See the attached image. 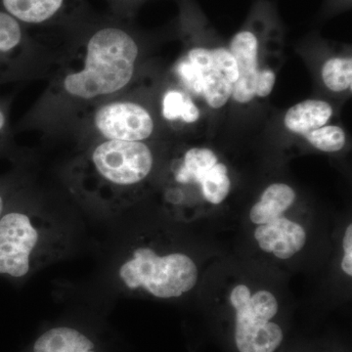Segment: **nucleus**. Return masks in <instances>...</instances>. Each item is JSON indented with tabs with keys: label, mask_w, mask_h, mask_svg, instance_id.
<instances>
[{
	"label": "nucleus",
	"mask_w": 352,
	"mask_h": 352,
	"mask_svg": "<svg viewBox=\"0 0 352 352\" xmlns=\"http://www.w3.org/2000/svg\"><path fill=\"white\" fill-rule=\"evenodd\" d=\"M296 201V192L285 183H273L264 190L263 195L250 212V219L256 226L266 220L286 214Z\"/></svg>",
	"instance_id": "nucleus-13"
},
{
	"label": "nucleus",
	"mask_w": 352,
	"mask_h": 352,
	"mask_svg": "<svg viewBox=\"0 0 352 352\" xmlns=\"http://www.w3.org/2000/svg\"><path fill=\"white\" fill-rule=\"evenodd\" d=\"M276 82V75L270 69H258L256 78V96L267 97L272 92Z\"/></svg>",
	"instance_id": "nucleus-20"
},
{
	"label": "nucleus",
	"mask_w": 352,
	"mask_h": 352,
	"mask_svg": "<svg viewBox=\"0 0 352 352\" xmlns=\"http://www.w3.org/2000/svg\"><path fill=\"white\" fill-rule=\"evenodd\" d=\"M31 48L27 27L0 8V62L15 78H19L24 71L28 52Z\"/></svg>",
	"instance_id": "nucleus-11"
},
{
	"label": "nucleus",
	"mask_w": 352,
	"mask_h": 352,
	"mask_svg": "<svg viewBox=\"0 0 352 352\" xmlns=\"http://www.w3.org/2000/svg\"><path fill=\"white\" fill-rule=\"evenodd\" d=\"M230 302L235 309V342L240 352H274L284 335L271 319L278 314L277 298L267 289L252 295L244 284L234 287Z\"/></svg>",
	"instance_id": "nucleus-5"
},
{
	"label": "nucleus",
	"mask_w": 352,
	"mask_h": 352,
	"mask_svg": "<svg viewBox=\"0 0 352 352\" xmlns=\"http://www.w3.org/2000/svg\"><path fill=\"white\" fill-rule=\"evenodd\" d=\"M9 101L0 98V153L8 148L11 140L10 122H9Z\"/></svg>",
	"instance_id": "nucleus-19"
},
{
	"label": "nucleus",
	"mask_w": 352,
	"mask_h": 352,
	"mask_svg": "<svg viewBox=\"0 0 352 352\" xmlns=\"http://www.w3.org/2000/svg\"><path fill=\"white\" fill-rule=\"evenodd\" d=\"M333 116V108L328 102L305 100L287 111L284 118L285 126L293 133L305 134L326 126Z\"/></svg>",
	"instance_id": "nucleus-12"
},
{
	"label": "nucleus",
	"mask_w": 352,
	"mask_h": 352,
	"mask_svg": "<svg viewBox=\"0 0 352 352\" xmlns=\"http://www.w3.org/2000/svg\"><path fill=\"white\" fill-rule=\"evenodd\" d=\"M201 196L212 205L226 201L231 190V180L226 164L217 163L206 173L199 184Z\"/></svg>",
	"instance_id": "nucleus-16"
},
{
	"label": "nucleus",
	"mask_w": 352,
	"mask_h": 352,
	"mask_svg": "<svg viewBox=\"0 0 352 352\" xmlns=\"http://www.w3.org/2000/svg\"><path fill=\"white\" fill-rule=\"evenodd\" d=\"M185 58L200 76L201 95L208 105L212 109L223 107L232 96L233 83L217 67L214 50L192 48Z\"/></svg>",
	"instance_id": "nucleus-9"
},
{
	"label": "nucleus",
	"mask_w": 352,
	"mask_h": 352,
	"mask_svg": "<svg viewBox=\"0 0 352 352\" xmlns=\"http://www.w3.org/2000/svg\"><path fill=\"white\" fill-rule=\"evenodd\" d=\"M117 277L127 291L168 300L179 298L195 288L199 271L186 254L160 252L151 245L140 244L132 248L122 259Z\"/></svg>",
	"instance_id": "nucleus-4"
},
{
	"label": "nucleus",
	"mask_w": 352,
	"mask_h": 352,
	"mask_svg": "<svg viewBox=\"0 0 352 352\" xmlns=\"http://www.w3.org/2000/svg\"><path fill=\"white\" fill-rule=\"evenodd\" d=\"M108 1L110 6L112 7L113 11L120 12L132 0H108Z\"/></svg>",
	"instance_id": "nucleus-24"
},
{
	"label": "nucleus",
	"mask_w": 352,
	"mask_h": 352,
	"mask_svg": "<svg viewBox=\"0 0 352 352\" xmlns=\"http://www.w3.org/2000/svg\"><path fill=\"white\" fill-rule=\"evenodd\" d=\"M0 8L25 27L60 25L72 31L92 17L85 0H0Z\"/></svg>",
	"instance_id": "nucleus-7"
},
{
	"label": "nucleus",
	"mask_w": 352,
	"mask_h": 352,
	"mask_svg": "<svg viewBox=\"0 0 352 352\" xmlns=\"http://www.w3.org/2000/svg\"><path fill=\"white\" fill-rule=\"evenodd\" d=\"M154 164L145 142L96 139L69 164L67 182L80 201L113 212L134 200Z\"/></svg>",
	"instance_id": "nucleus-2"
},
{
	"label": "nucleus",
	"mask_w": 352,
	"mask_h": 352,
	"mask_svg": "<svg viewBox=\"0 0 352 352\" xmlns=\"http://www.w3.org/2000/svg\"><path fill=\"white\" fill-rule=\"evenodd\" d=\"M342 248H344V254L342 258V270L349 277L352 276V226L349 224L346 227L344 232V240H342Z\"/></svg>",
	"instance_id": "nucleus-21"
},
{
	"label": "nucleus",
	"mask_w": 352,
	"mask_h": 352,
	"mask_svg": "<svg viewBox=\"0 0 352 352\" xmlns=\"http://www.w3.org/2000/svg\"><path fill=\"white\" fill-rule=\"evenodd\" d=\"M90 124L97 139L145 142L155 131L152 113L131 100H110L94 106Z\"/></svg>",
	"instance_id": "nucleus-6"
},
{
	"label": "nucleus",
	"mask_w": 352,
	"mask_h": 352,
	"mask_svg": "<svg viewBox=\"0 0 352 352\" xmlns=\"http://www.w3.org/2000/svg\"><path fill=\"white\" fill-rule=\"evenodd\" d=\"M12 197V189L7 182H0V217L9 208V203Z\"/></svg>",
	"instance_id": "nucleus-22"
},
{
	"label": "nucleus",
	"mask_w": 352,
	"mask_h": 352,
	"mask_svg": "<svg viewBox=\"0 0 352 352\" xmlns=\"http://www.w3.org/2000/svg\"><path fill=\"white\" fill-rule=\"evenodd\" d=\"M15 80V76H14L13 74L0 62V85H1V83L10 82V80Z\"/></svg>",
	"instance_id": "nucleus-23"
},
{
	"label": "nucleus",
	"mask_w": 352,
	"mask_h": 352,
	"mask_svg": "<svg viewBox=\"0 0 352 352\" xmlns=\"http://www.w3.org/2000/svg\"><path fill=\"white\" fill-rule=\"evenodd\" d=\"M305 138L322 152H339L346 143V132L338 126H323L305 134Z\"/></svg>",
	"instance_id": "nucleus-18"
},
{
	"label": "nucleus",
	"mask_w": 352,
	"mask_h": 352,
	"mask_svg": "<svg viewBox=\"0 0 352 352\" xmlns=\"http://www.w3.org/2000/svg\"><path fill=\"white\" fill-rule=\"evenodd\" d=\"M230 51L235 58L239 78L233 87L234 100L247 104L256 96L254 87L258 72V41L252 32H238L230 43Z\"/></svg>",
	"instance_id": "nucleus-10"
},
{
	"label": "nucleus",
	"mask_w": 352,
	"mask_h": 352,
	"mask_svg": "<svg viewBox=\"0 0 352 352\" xmlns=\"http://www.w3.org/2000/svg\"><path fill=\"white\" fill-rule=\"evenodd\" d=\"M307 232L300 223L284 214L266 220L254 230L259 248L280 259H288L302 251L307 243Z\"/></svg>",
	"instance_id": "nucleus-8"
},
{
	"label": "nucleus",
	"mask_w": 352,
	"mask_h": 352,
	"mask_svg": "<svg viewBox=\"0 0 352 352\" xmlns=\"http://www.w3.org/2000/svg\"><path fill=\"white\" fill-rule=\"evenodd\" d=\"M73 56L50 88V96L65 109L96 106L129 87L135 75L139 45L113 17H91L72 30Z\"/></svg>",
	"instance_id": "nucleus-1"
},
{
	"label": "nucleus",
	"mask_w": 352,
	"mask_h": 352,
	"mask_svg": "<svg viewBox=\"0 0 352 352\" xmlns=\"http://www.w3.org/2000/svg\"><path fill=\"white\" fill-rule=\"evenodd\" d=\"M200 110L189 94L182 90L171 89L164 92L162 99V116L168 122L182 120L185 124H194L200 119Z\"/></svg>",
	"instance_id": "nucleus-15"
},
{
	"label": "nucleus",
	"mask_w": 352,
	"mask_h": 352,
	"mask_svg": "<svg viewBox=\"0 0 352 352\" xmlns=\"http://www.w3.org/2000/svg\"><path fill=\"white\" fill-rule=\"evenodd\" d=\"M63 241L47 217L7 208L0 217V276L23 279L57 256Z\"/></svg>",
	"instance_id": "nucleus-3"
},
{
	"label": "nucleus",
	"mask_w": 352,
	"mask_h": 352,
	"mask_svg": "<svg viewBox=\"0 0 352 352\" xmlns=\"http://www.w3.org/2000/svg\"><path fill=\"white\" fill-rule=\"evenodd\" d=\"M34 352H97L87 336L69 327H56L43 333L34 342Z\"/></svg>",
	"instance_id": "nucleus-14"
},
{
	"label": "nucleus",
	"mask_w": 352,
	"mask_h": 352,
	"mask_svg": "<svg viewBox=\"0 0 352 352\" xmlns=\"http://www.w3.org/2000/svg\"><path fill=\"white\" fill-rule=\"evenodd\" d=\"M322 80L328 89L344 92L351 88L352 60L351 57H333L322 67Z\"/></svg>",
	"instance_id": "nucleus-17"
}]
</instances>
